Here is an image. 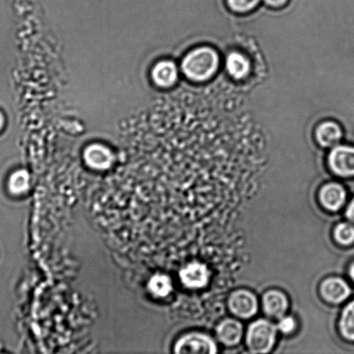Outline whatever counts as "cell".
<instances>
[{"instance_id": "1", "label": "cell", "mask_w": 354, "mask_h": 354, "mask_svg": "<svg viewBox=\"0 0 354 354\" xmlns=\"http://www.w3.org/2000/svg\"><path fill=\"white\" fill-rule=\"evenodd\" d=\"M219 65L218 55L212 48H198L184 58L182 70L189 79L205 82L215 75Z\"/></svg>"}, {"instance_id": "2", "label": "cell", "mask_w": 354, "mask_h": 354, "mask_svg": "<svg viewBox=\"0 0 354 354\" xmlns=\"http://www.w3.org/2000/svg\"><path fill=\"white\" fill-rule=\"evenodd\" d=\"M276 328L269 322H254L247 335V345L253 353H269L276 342Z\"/></svg>"}, {"instance_id": "3", "label": "cell", "mask_w": 354, "mask_h": 354, "mask_svg": "<svg viewBox=\"0 0 354 354\" xmlns=\"http://www.w3.org/2000/svg\"><path fill=\"white\" fill-rule=\"evenodd\" d=\"M216 344L201 333H189L181 337L174 346V354H216Z\"/></svg>"}, {"instance_id": "4", "label": "cell", "mask_w": 354, "mask_h": 354, "mask_svg": "<svg viewBox=\"0 0 354 354\" xmlns=\"http://www.w3.org/2000/svg\"><path fill=\"white\" fill-rule=\"evenodd\" d=\"M329 166L340 176L354 175V147L338 146L335 147L328 156Z\"/></svg>"}, {"instance_id": "5", "label": "cell", "mask_w": 354, "mask_h": 354, "mask_svg": "<svg viewBox=\"0 0 354 354\" xmlns=\"http://www.w3.org/2000/svg\"><path fill=\"white\" fill-rule=\"evenodd\" d=\"M84 159L88 166L93 169L106 170L111 166L113 157L106 147L95 144L86 149Z\"/></svg>"}, {"instance_id": "6", "label": "cell", "mask_w": 354, "mask_h": 354, "mask_svg": "<svg viewBox=\"0 0 354 354\" xmlns=\"http://www.w3.org/2000/svg\"><path fill=\"white\" fill-rule=\"evenodd\" d=\"M230 307L240 317H250L255 314L257 304L255 297L247 291H238L230 297Z\"/></svg>"}, {"instance_id": "7", "label": "cell", "mask_w": 354, "mask_h": 354, "mask_svg": "<svg viewBox=\"0 0 354 354\" xmlns=\"http://www.w3.org/2000/svg\"><path fill=\"white\" fill-rule=\"evenodd\" d=\"M180 279L188 288L204 287L208 281V270L204 264L192 263L180 273Z\"/></svg>"}, {"instance_id": "8", "label": "cell", "mask_w": 354, "mask_h": 354, "mask_svg": "<svg viewBox=\"0 0 354 354\" xmlns=\"http://www.w3.org/2000/svg\"><path fill=\"white\" fill-rule=\"evenodd\" d=\"M152 75L154 82L160 87H171L178 79L176 65L170 61L160 62L154 66Z\"/></svg>"}, {"instance_id": "9", "label": "cell", "mask_w": 354, "mask_h": 354, "mask_svg": "<svg viewBox=\"0 0 354 354\" xmlns=\"http://www.w3.org/2000/svg\"><path fill=\"white\" fill-rule=\"evenodd\" d=\"M322 292L326 300L338 304L348 297L350 288L345 281L338 278H330L323 283Z\"/></svg>"}, {"instance_id": "10", "label": "cell", "mask_w": 354, "mask_h": 354, "mask_svg": "<svg viewBox=\"0 0 354 354\" xmlns=\"http://www.w3.org/2000/svg\"><path fill=\"white\" fill-rule=\"evenodd\" d=\"M342 137V130L335 122H326L316 130V139L324 147H335Z\"/></svg>"}, {"instance_id": "11", "label": "cell", "mask_w": 354, "mask_h": 354, "mask_svg": "<svg viewBox=\"0 0 354 354\" xmlns=\"http://www.w3.org/2000/svg\"><path fill=\"white\" fill-rule=\"evenodd\" d=\"M226 68L230 77L242 80L250 74V62L241 53H232L226 58Z\"/></svg>"}, {"instance_id": "12", "label": "cell", "mask_w": 354, "mask_h": 354, "mask_svg": "<svg viewBox=\"0 0 354 354\" xmlns=\"http://www.w3.org/2000/svg\"><path fill=\"white\" fill-rule=\"evenodd\" d=\"M346 192L342 187L337 184L326 185L321 192V201L325 207L336 211L344 204Z\"/></svg>"}, {"instance_id": "13", "label": "cell", "mask_w": 354, "mask_h": 354, "mask_svg": "<svg viewBox=\"0 0 354 354\" xmlns=\"http://www.w3.org/2000/svg\"><path fill=\"white\" fill-rule=\"evenodd\" d=\"M243 328L239 322L227 319L218 328V336L227 346H235L242 338Z\"/></svg>"}, {"instance_id": "14", "label": "cell", "mask_w": 354, "mask_h": 354, "mask_svg": "<svg viewBox=\"0 0 354 354\" xmlns=\"http://www.w3.org/2000/svg\"><path fill=\"white\" fill-rule=\"evenodd\" d=\"M264 309L268 315L273 317H281L286 311L288 301L283 294L278 291H270L263 299Z\"/></svg>"}, {"instance_id": "15", "label": "cell", "mask_w": 354, "mask_h": 354, "mask_svg": "<svg viewBox=\"0 0 354 354\" xmlns=\"http://www.w3.org/2000/svg\"><path fill=\"white\" fill-rule=\"evenodd\" d=\"M30 174L26 170L15 171L8 180V189L12 194L20 196L25 194L30 188Z\"/></svg>"}, {"instance_id": "16", "label": "cell", "mask_w": 354, "mask_h": 354, "mask_svg": "<svg viewBox=\"0 0 354 354\" xmlns=\"http://www.w3.org/2000/svg\"><path fill=\"white\" fill-rule=\"evenodd\" d=\"M149 288L153 295L157 297H166L173 290V285L169 277L166 274H157L149 281Z\"/></svg>"}, {"instance_id": "17", "label": "cell", "mask_w": 354, "mask_h": 354, "mask_svg": "<svg viewBox=\"0 0 354 354\" xmlns=\"http://www.w3.org/2000/svg\"><path fill=\"white\" fill-rule=\"evenodd\" d=\"M340 330L346 339L354 342V301L344 310L340 322Z\"/></svg>"}, {"instance_id": "18", "label": "cell", "mask_w": 354, "mask_h": 354, "mask_svg": "<svg viewBox=\"0 0 354 354\" xmlns=\"http://www.w3.org/2000/svg\"><path fill=\"white\" fill-rule=\"evenodd\" d=\"M335 238L342 245H350L354 241V227L348 223H342L335 230Z\"/></svg>"}, {"instance_id": "19", "label": "cell", "mask_w": 354, "mask_h": 354, "mask_svg": "<svg viewBox=\"0 0 354 354\" xmlns=\"http://www.w3.org/2000/svg\"><path fill=\"white\" fill-rule=\"evenodd\" d=\"M261 0H227V4L233 12L246 13L256 8Z\"/></svg>"}, {"instance_id": "20", "label": "cell", "mask_w": 354, "mask_h": 354, "mask_svg": "<svg viewBox=\"0 0 354 354\" xmlns=\"http://www.w3.org/2000/svg\"><path fill=\"white\" fill-rule=\"evenodd\" d=\"M278 328L284 333H290L294 331L295 328V322L293 318L286 317L281 319L278 325Z\"/></svg>"}, {"instance_id": "21", "label": "cell", "mask_w": 354, "mask_h": 354, "mask_svg": "<svg viewBox=\"0 0 354 354\" xmlns=\"http://www.w3.org/2000/svg\"><path fill=\"white\" fill-rule=\"evenodd\" d=\"M268 6L274 8H283L284 5L287 4L288 0H264Z\"/></svg>"}, {"instance_id": "22", "label": "cell", "mask_w": 354, "mask_h": 354, "mask_svg": "<svg viewBox=\"0 0 354 354\" xmlns=\"http://www.w3.org/2000/svg\"><path fill=\"white\" fill-rule=\"evenodd\" d=\"M347 218L354 221V199L351 205H349L348 209L346 212Z\"/></svg>"}, {"instance_id": "23", "label": "cell", "mask_w": 354, "mask_h": 354, "mask_svg": "<svg viewBox=\"0 0 354 354\" xmlns=\"http://www.w3.org/2000/svg\"><path fill=\"white\" fill-rule=\"evenodd\" d=\"M5 124V117L1 112H0V130L2 129Z\"/></svg>"}, {"instance_id": "24", "label": "cell", "mask_w": 354, "mask_h": 354, "mask_svg": "<svg viewBox=\"0 0 354 354\" xmlns=\"http://www.w3.org/2000/svg\"><path fill=\"white\" fill-rule=\"evenodd\" d=\"M350 274H351V277H352V278H353V279L354 281V264H353L352 267H351Z\"/></svg>"}, {"instance_id": "25", "label": "cell", "mask_w": 354, "mask_h": 354, "mask_svg": "<svg viewBox=\"0 0 354 354\" xmlns=\"http://www.w3.org/2000/svg\"><path fill=\"white\" fill-rule=\"evenodd\" d=\"M0 354H6V353H0Z\"/></svg>"}]
</instances>
